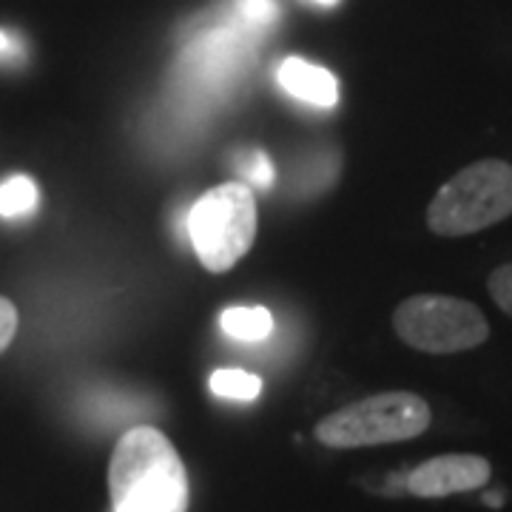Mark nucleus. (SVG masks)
Masks as SVG:
<instances>
[{
	"instance_id": "nucleus-1",
	"label": "nucleus",
	"mask_w": 512,
	"mask_h": 512,
	"mask_svg": "<svg viewBox=\"0 0 512 512\" xmlns=\"http://www.w3.org/2000/svg\"><path fill=\"white\" fill-rule=\"evenodd\" d=\"M114 512H188V470L177 447L157 427H131L109 461Z\"/></svg>"
},
{
	"instance_id": "nucleus-2",
	"label": "nucleus",
	"mask_w": 512,
	"mask_h": 512,
	"mask_svg": "<svg viewBox=\"0 0 512 512\" xmlns=\"http://www.w3.org/2000/svg\"><path fill=\"white\" fill-rule=\"evenodd\" d=\"M512 217V165L478 160L456 171L427 205V228L444 239L487 231Z\"/></svg>"
},
{
	"instance_id": "nucleus-3",
	"label": "nucleus",
	"mask_w": 512,
	"mask_h": 512,
	"mask_svg": "<svg viewBox=\"0 0 512 512\" xmlns=\"http://www.w3.org/2000/svg\"><path fill=\"white\" fill-rule=\"evenodd\" d=\"M433 421L430 404L407 390H387L345 404L316 424V441L330 450H359L419 439Z\"/></svg>"
},
{
	"instance_id": "nucleus-4",
	"label": "nucleus",
	"mask_w": 512,
	"mask_h": 512,
	"mask_svg": "<svg viewBox=\"0 0 512 512\" xmlns=\"http://www.w3.org/2000/svg\"><path fill=\"white\" fill-rule=\"evenodd\" d=\"M259 217L251 188L225 183L205 191L188 214V237L200 256L202 268L225 274L251 251Z\"/></svg>"
},
{
	"instance_id": "nucleus-5",
	"label": "nucleus",
	"mask_w": 512,
	"mask_h": 512,
	"mask_svg": "<svg viewBox=\"0 0 512 512\" xmlns=\"http://www.w3.org/2000/svg\"><path fill=\"white\" fill-rule=\"evenodd\" d=\"M393 330L407 348L433 356L464 353L490 339V322L476 302L447 293H416L399 302Z\"/></svg>"
},
{
	"instance_id": "nucleus-6",
	"label": "nucleus",
	"mask_w": 512,
	"mask_h": 512,
	"mask_svg": "<svg viewBox=\"0 0 512 512\" xmlns=\"http://www.w3.org/2000/svg\"><path fill=\"white\" fill-rule=\"evenodd\" d=\"M493 464L476 453H444L416 464L404 476V490L416 498H450L487 487Z\"/></svg>"
},
{
	"instance_id": "nucleus-7",
	"label": "nucleus",
	"mask_w": 512,
	"mask_h": 512,
	"mask_svg": "<svg viewBox=\"0 0 512 512\" xmlns=\"http://www.w3.org/2000/svg\"><path fill=\"white\" fill-rule=\"evenodd\" d=\"M276 80L285 92L302 100V103H311L316 109H333L336 100H339V83L336 77L322 69V66H313L302 57H285Z\"/></svg>"
},
{
	"instance_id": "nucleus-8",
	"label": "nucleus",
	"mask_w": 512,
	"mask_h": 512,
	"mask_svg": "<svg viewBox=\"0 0 512 512\" xmlns=\"http://www.w3.org/2000/svg\"><path fill=\"white\" fill-rule=\"evenodd\" d=\"M220 328L239 342H259L274 330V316L262 305H237L222 311Z\"/></svg>"
},
{
	"instance_id": "nucleus-9",
	"label": "nucleus",
	"mask_w": 512,
	"mask_h": 512,
	"mask_svg": "<svg viewBox=\"0 0 512 512\" xmlns=\"http://www.w3.org/2000/svg\"><path fill=\"white\" fill-rule=\"evenodd\" d=\"M208 387L220 399H234V402H254L262 393V379L245 370H217L211 373Z\"/></svg>"
},
{
	"instance_id": "nucleus-10",
	"label": "nucleus",
	"mask_w": 512,
	"mask_h": 512,
	"mask_svg": "<svg viewBox=\"0 0 512 512\" xmlns=\"http://www.w3.org/2000/svg\"><path fill=\"white\" fill-rule=\"evenodd\" d=\"M37 205V185L26 174H15L0 185V217L15 220L23 214H32Z\"/></svg>"
},
{
	"instance_id": "nucleus-11",
	"label": "nucleus",
	"mask_w": 512,
	"mask_h": 512,
	"mask_svg": "<svg viewBox=\"0 0 512 512\" xmlns=\"http://www.w3.org/2000/svg\"><path fill=\"white\" fill-rule=\"evenodd\" d=\"M487 291L493 296L495 305L507 316H512V262L495 268L490 279H487Z\"/></svg>"
},
{
	"instance_id": "nucleus-12",
	"label": "nucleus",
	"mask_w": 512,
	"mask_h": 512,
	"mask_svg": "<svg viewBox=\"0 0 512 512\" xmlns=\"http://www.w3.org/2000/svg\"><path fill=\"white\" fill-rule=\"evenodd\" d=\"M237 12L254 26H268L279 15L276 0H237Z\"/></svg>"
},
{
	"instance_id": "nucleus-13",
	"label": "nucleus",
	"mask_w": 512,
	"mask_h": 512,
	"mask_svg": "<svg viewBox=\"0 0 512 512\" xmlns=\"http://www.w3.org/2000/svg\"><path fill=\"white\" fill-rule=\"evenodd\" d=\"M242 171L256 188H271V183H274V165H271L265 151H251V157H248V163L242 165Z\"/></svg>"
},
{
	"instance_id": "nucleus-14",
	"label": "nucleus",
	"mask_w": 512,
	"mask_h": 512,
	"mask_svg": "<svg viewBox=\"0 0 512 512\" xmlns=\"http://www.w3.org/2000/svg\"><path fill=\"white\" fill-rule=\"evenodd\" d=\"M18 308H15V302L12 299H6V296H0V353L12 345V339H15V333H18Z\"/></svg>"
},
{
	"instance_id": "nucleus-15",
	"label": "nucleus",
	"mask_w": 512,
	"mask_h": 512,
	"mask_svg": "<svg viewBox=\"0 0 512 512\" xmlns=\"http://www.w3.org/2000/svg\"><path fill=\"white\" fill-rule=\"evenodd\" d=\"M18 43L12 40V37L6 35V32H0V57H15L18 55Z\"/></svg>"
},
{
	"instance_id": "nucleus-16",
	"label": "nucleus",
	"mask_w": 512,
	"mask_h": 512,
	"mask_svg": "<svg viewBox=\"0 0 512 512\" xmlns=\"http://www.w3.org/2000/svg\"><path fill=\"white\" fill-rule=\"evenodd\" d=\"M313 3H319V6H336L339 0H313Z\"/></svg>"
}]
</instances>
